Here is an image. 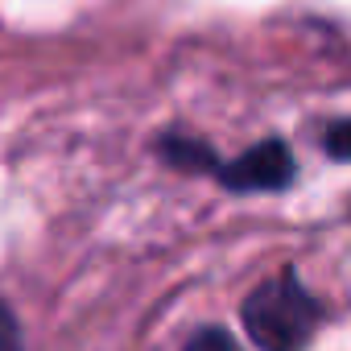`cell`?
<instances>
[{"label": "cell", "instance_id": "obj_5", "mask_svg": "<svg viewBox=\"0 0 351 351\" xmlns=\"http://www.w3.org/2000/svg\"><path fill=\"white\" fill-rule=\"evenodd\" d=\"M326 149H330L335 161L347 157V120H335V124H330V145H326Z\"/></svg>", "mask_w": 351, "mask_h": 351}, {"label": "cell", "instance_id": "obj_1", "mask_svg": "<svg viewBox=\"0 0 351 351\" xmlns=\"http://www.w3.org/2000/svg\"><path fill=\"white\" fill-rule=\"evenodd\" d=\"M240 318H244L248 339L261 351H302L322 322V306L306 289L298 269L285 265L281 273H273L244 298Z\"/></svg>", "mask_w": 351, "mask_h": 351}, {"label": "cell", "instance_id": "obj_3", "mask_svg": "<svg viewBox=\"0 0 351 351\" xmlns=\"http://www.w3.org/2000/svg\"><path fill=\"white\" fill-rule=\"evenodd\" d=\"M182 351H240V347H236L232 330H223V326H199V330L186 339Z\"/></svg>", "mask_w": 351, "mask_h": 351}, {"label": "cell", "instance_id": "obj_2", "mask_svg": "<svg viewBox=\"0 0 351 351\" xmlns=\"http://www.w3.org/2000/svg\"><path fill=\"white\" fill-rule=\"evenodd\" d=\"M157 149H161V157H165L173 169H186V173H211L215 182H223V186L236 191V195H269V191H285V186L293 182V173H298L289 145L277 141V136L261 141L256 149L240 153L236 161H219V157H215L203 141H195V136H165Z\"/></svg>", "mask_w": 351, "mask_h": 351}, {"label": "cell", "instance_id": "obj_4", "mask_svg": "<svg viewBox=\"0 0 351 351\" xmlns=\"http://www.w3.org/2000/svg\"><path fill=\"white\" fill-rule=\"evenodd\" d=\"M0 351H25L21 322H17V314H13L9 302H0Z\"/></svg>", "mask_w": 351, "mask_h": 351}]
</instances>
